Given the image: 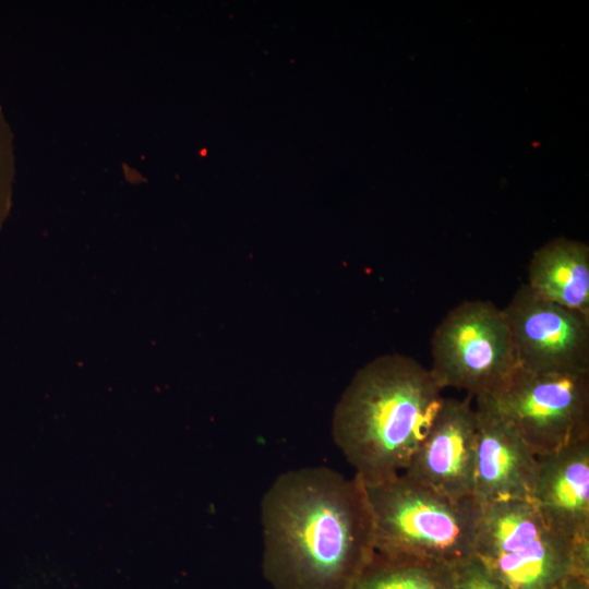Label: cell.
<instances>
[{"label":"cell","mask_w":589,"mask_h":589,"mask_svg":"<svg viewBox=\"0 0 589 589\" xmlns=\"http://www.w3.org/2000/svg\"><path fill=\"white\" fill-rule=\"evenodd\" d=\"M430 369L404 354L380 356L357 371L333 414L336 446L364 485L404 472L443 401Z\"/></svg>","instance_id":"obj_2"},{"label":"cell","mask_w":589,"mask_h":589,"mask_svg":"<svg viewBox=\"0 0 589 589\" xmlns=\"http://www.w3.org/2000/svg\"><path fill=\"white\" fill-rule=\"evenodd\" d=\"M430 371L438 386L491 394L518 368L508 324L491 301H465L450 310L431 340Z\"/></svg>","instance_id":"obj_5"},{"label":"cell","mask_w":589,"mask_h":589,"mask_svg":"<svg viewBox=\"0 0 589 589\" xmlns=\"http://www.w3.org/2000/svg\"><path fill=\"white\" fill-rule=\"evenodd\" d=\"M519 368L589 373V317L521 285L503 309Z\"/></svg>","instance_id":"obj_7"},{"label":"cell","mask_w":589,"mask_h":589,"mask_svg":"<svg viewBox=\"0 0 589 589\" xmlns=\"http://www.w3.org/2000/svg\"><path fill=\"white\" fill-rule=\"evenodd\" d=\"M261 524L273 589H350L375 553L364 483L328 467L278 476L262 497Z\"/></svg>","instance_id":"obj_1"},{"label":"cell","mask_w":589,"mask_h":589,"mask_svg":"<svg viewBox=\"0 0 589 589\" xmlns=\"http://www.w3.org/2000/svg\"><path fill=\"white\" fill-rule=\"evenodd\" d=\"M486 401L536 456L589 437V373H542L517 368Z\"/></svg>","instance_id":"obj_6"},{"label":"cell","mask_w":589,"mask_h":589,"mask_svg":"<svg viewBox=\"0 0 589 589\" xmlns=\"http://www.w3.org/2000/svg\"><path fill=\"white\" fill-rule=\"evenodd\" d=\"M473 554L508 589H553L589 575V550L550 525L531 500L481 504Z\"/></svg>","instance_id":"obj_4"},{"label":"cell","mask_w":589,"mask_h":589,"mask_svg":"<svg viewBox=\"0 0 589 589\" xmlns=\"http://www.w3.org/2000/svg\"><path fill=\"white\" fill-rule=\"evenodd\" d=\"M453 566L375 551L350 589H452Z\"/></svg>","instance_id":"obj_12"},{"label":"cell","mask_w":589,"mask_h":589,"mask_svg":"<svg viewBox=\"0 0 589 589\" xmlns=\"http://www.w3.org/2000/svg\"><path fill=\"white\" fill-rule=\"evenodd\" d=\"M474 498L480 503L531 500L537 456L513 425L477 397Z\"/></svg>","instance_id":"obj_9"},{"label":"cell","mask_w":589,"mask_h":589,"mask_svg":"<svg viewBox=\"0 0 589 589\" xmlns=\"http://www.w3.org/2000/svg\"><path fill=\"white\" fill-rule=\"evenodd\" d=\"M531 501L550 525L589 550V437L537 456Z\"/></svg>","instance_id":"obj_10"},{"label":"cell","mask_w":589,"mask_h":589,"mask_svg":"<svg viewBox=\"0 0 589 589\" xmlns=\"http://www.w3.org/2000/svg\"><path fill=\"white\" fill-rule=\"evenodd\" d=\"M452 589H508L474 555L453 566Z\"/></svg>","instance_id":"obj_13"},{"label":"cell","mask_w":589,"mask_h":589,"mask_svg":"<svg viewBox=\"0 0 589 589\" xmlns=\"http://www.w3.org/2000/svg\"><path fill=\"white\" fill-rule=\"evenodd\" d=\"M374 521L375 551L450 566L474 555L481 504L453 498L400 473L364 485Z\"/></svg>","instance_id":"obj_3"},{"label":"cell","mask_w":589,"mask_h":589,"mask_svg":"<svg viewBox=\"0 0 589 589\" xmlns=\"http://www.w3.org/2000/svg\"><path fill=\"white\" fill-rule=\"evenodd\" d=\"M528 287L538 296L589 317V247L556 238L533 254Z\"/></svg>","instance_id":"obj_11"},{"label":"cell","mask_w":589,"mask_h":589,"mask_svg":"<svg viewBox=\"0 0 589 589\" xmlns=\"http://www.w3.org/2000/svg\"><path fill=\"white\" fill-rule=\"evenodd\" d=\"M553 589H589V575H573Z\"/></svg>","instance_id":"obj_14"},{"label":"cell","mask_w":589,"mask_h":589,"mask_svg":"<svg viewBox=\"0 0 589 589\" xmlns=\"http://www.w3.org/2000/svg\"><path fill=\"white\" fill-rule=\"evenodd\" d=\"M477 441L478 418L471 395L443 398L425 437L401 473L449 497H472Z\"/></svg>","instance_id":"obj_8"}]
</instances>
